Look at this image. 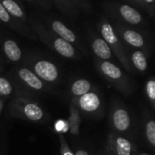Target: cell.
I'll return each mask as SVG.
<instances>
[{
	"label": "cell",
	"instance_id": "44dd1931",
	"mask_svg": "<svg viewBox=\"0 0 155 155\" xmlns=\"http://www.w3.org/2000/svg\"><path fill=\"white\" fill-rule=\"evenodd\" d=\"M0 19L3 22H9V20H10V16H9L8 13L6 12V10L5 9V7L2 5L1 3H0Z\"/></svg>",
	"mask_w": 155,
	"mask_h": 155
},
{
	"label": "cell",
	"instance_id": "7a4b0ae2",
	"mask_svg": "<svg viewBox=\"0 0 155 155\" xmlns=\"http://www.w3.org/2000/svg\"><path fill=\"white\" fill-rule=\"evenodd\" d=\"M79 104L81 108L86 112H94L100 106V99L94 93H87L80 97Z\"/></svg>",
	"mask_w": 155,
	"mask_h": 155
},
{
	"label": "cell",
	"instance_id": "4fadbf2b",
	"mask_svg": "<svg viewBox=\"0 0 155 155\" xmlns=\"http://www.w3.org/2000/svg\"><path fill=\"white\" fill-rule=\"evenodd\" d=\"M101 68H102V71L104 73V74H106L108 77L112 79H119L122 76L121 70L117 66L113 64L112 63L104 62L101 65Z\"/></svg>",
	"mask_w": 155,
	"mask_h": 155
},
{
	"label": "cell",
	"instance_id": "9c48e42d",
	"mask_svg": "<svg viewBox=\"0 0 155 155\" xmlns=\"http://www.w3.org/2000/svg\"><path fill=\"white\" fill-rule=\"evenodd\" d=\"M54 46L55 50L64 57H73L74 54V49L72 45L62 38L56 39L54 43Z\"/></svg>",
	"mask_w": 155,
	"mask_h": 155
},
{
	"label": "cell",
	"instance_id": "ac0fdd59",
	"mask_svg": "<svg viewBox=\"0 0 155 155\" xmlns=\"http://www.w3.org/2000/svg\"><path fill=\"white\" fill-rule=\"evenodd\" d=\"M146 135L150 143L155 145V123L153 121L148 122L146 125Z\"/></svg>",
	"mask_w": 155,
	"mask_h": 155
},
{
	"label": "cell",
	"instance_id": "ffe728a7",
	"mask_svg": "<svg viewBox=\"0 0 155 155\" xmlns=\"http://www.w3.org/2000/svg\"><path fill=\"white\" fill-rule=\"evenodd\" d=\"M147 94L151 100L154 101L155 99V82L151 80L147 84Z\"/></svg>",
	"mask_w": 155,
	"mask_h": 155
},
{
	"label": "cell",
	"instance_id": "7402d4cb",
	"mask_svg": "<svg viewBox=\"0 0 155 155\" xmlns=\"http://www.w3.org/2000/svg\"><path fill=\"white\" fill-rule=\"evenodd\" d=\"M76 155H89L85 151H78L77 153H76Z\"/></svg>",
	"mask_w": 155,
	"mask_h": 155
},
{
	"label": "cell",
	"instance_id": "6da1fadb",
	"mask_svg": "<svg viewBox=\"0 0 155 155\" xmlns=\"http://www.w3.org/2000/svg\"><path fill=\"white\" fill-rule=\"evenodd\" d=\"M35 73L44 80L54 81L58 77V71L55 65L48 61H39L35 65Z\"/></svg>",
	"mask_w": 155,
	"mask_h": 155
},
{
	"label": "cell",
	"instance_id": "d6986e66",
	"mask_svg": "<svg viewBox=\"0 0 155 155\" xmlns=\"http://www.w3.org/2000/svg\"><path fill=\"white\" fill-rule=\"evenodd\" d=\"M12 92V87L9 82L5 79L0 77V94L3 95H8Z\"/></svg>",
	"mask_w": 155,
	"mask_h": 155
},
{
	"label": "cell",
	"instance_id": "8992f818",
	"mask_svg": "<svg viewBox=\"0 0 155 155\" xmlns=\"http://www.w3.org/2000/svg\"><path fill=\"white\" fill-rule=\"evenodd\" d=\"M52 27L54 31L57 33L64 41L68 43H72L75 41V35L70 29H68L63 23L59 21H54L52 24Z\"/></svg>",
	"mask_w": 155,
	"mask_h": 155
},
{
	"label": "cell",
	"instance_id": "5bb4252c",
	"mask_svg": "<svg viewBox=\"0 0 155 155\" xmlns=\"http://www.w3.org/2000/svg\"><path fill=\"white\" fill-rule=\"evenodd\" d=\"M2 5L5 7L7 13H10L14 16L22 17L24 15V13L20 8V6L13 0H4Z\"/></svg>",
	"mask_w": 155,
	"mask_h": 155
},
{
	"label": "cell",
	"instance_id": "5b68a950",
	"mask_svg": "<svg viewBox=\"0 0 155 155\" xmlns=\"http://www.w3.org/2000/svg\"><path fill=\"white\" fill-rule=\"evenodd\" d=\"M93 49L94 54L102 59H109L112 55L111 49L104 39L97 38L94 40L93 43Z\"/></svg>",
	"mask_w": 155,
	"mask_h": 155
},
{
	"label": "cell",
	"instance_id": "8fae6325",
	"mask_svg": "<svg viewBox=\"0 0 155 155\" xmlns=\"http://www.w3.org/2000/svg\"><path fill=\"white\" fill-rule=\"evenodd\" d=\"M90 88H91V84L87 80L80 79L74 83V84L72 86V92L74 95L82 96V95L87 94L88 91L90 90Z\"/></svg>",
	"mask_w": 155,
	"mask_h": 155
},
{
	"label": "cell",
	"instance_id": "52a82bcc",
	"mask_svg": "<svg viewBox=\"0 0 155 155\" xmlns=\"http://www.w3.org/2000/svg\"><path fill=\"white\" fill-rule=\"evenodd\" d=\"M120 12H121L123 17L131 24L136 25L142 21V16H141L140 13L138 11H136L134 7L124 5L121 6Z\"/></svg>",
	"mask_w": 155,
	"mask_h": 155
},
{
	"label": "cell",
	"instance_id": "7c38bea8",
	"mask_svg": "<svg viewBox=\"0 0 155 155\" xmlns=\"http://www.w3.org/2000/svg\"><path fill=\"white\" fill-rule=\"evenodd\" d=\"M124 38L127 43H129L130 45H132L135 47H141L144 44L143 36L140 34H138L137 32H134L132 30H128V31L124 32Z\"/></svg>",
	"mask_w": 155,
	"mask_h": 155
},
{
	"label": "cell",
	"instance_id": "e0dca14e",
	"mask_svg": "<svg viewBox=\"0 0 155 155\" xmlns=\"http://www.w3.org/2000/svg\"><path fill=\"white\" fill-rule=\"evenodd\" d=\"M132 59H133V62H134V65L136 66V68H138L140 71H145L146 70L147 61H146L144 54L141 51H136L135 53H134Z\"/></svg>",
	"mask_w": 155,
	"mask_h": 155
},
{
	"label": "cell",
	"instance_id": "277c9868",
	"mask_svg": "<svg viewBox=\"0 0 155 155\" xmlns=\"http://www.w3.org/2000/svg\"><path fill=\"white\" fill-rule=\"evenodd\" d=\"M19 76L21 77L22 80H24L29 86H31L34 89H42L43 88V84L39 80V78L36 77V75L32 73L30 70L26 68H23L19 70Z\"/></svg>",
	"mask_w": 155,
	"mask_h": 155
},
{
	"label": "cell",
	"instance_id": "ba28073f",
	"mask_svg": "<svg viewBox=\"0 0 155 155\" xmlns=\"http://www.w3.org/2000/svg\"><path fill=\"white\" fill-rule=\"evenodd\" d=\"M4 50L6 56L11 61H18L21 58V50L18 47L17 44L13 40H7L5 42Z\"/></svg>",
	"mask_w": 155,
	"mask_h": 155
},
{
	"label": "cell",
	"instance_id": "2e32d148",
	"mask_svg": "<svg viewBox=\"0 0 155 155\" xmlns=\"http://www.w3.org/2000/svg\"><path fill=\"white\" fill-rule=\"evenodd\" d=\"M102 35H103V36L104 38V41L106 43L108 42L110 44L114 45V44H116L118 42V39H117V37L115 36V35L114 33L113 27L108 23L103 25V26H102Z\"/></svg>",
	"mask_w": 155,
	"mask_h": 155
},
{
	"label": "cell",
	"instance_id": "3957f363",
	"mask_svg": "<svg viewBox=\"0 0 155 155\" xmlns=\"http://www.w3.org/2000/svg\"><path fill=\"white\" fill-rule=\"evenodd\" d=\"M114 124L117 130L126 131L130 126V117L124 109H118L114 114Z\"/></svg>",
	"mask_w": 155,
	"mask_h": 155
},
{
	"label": "cell",
	"instance_id": "9a60e30c",
	"mask_svg": "<svg viewBox=\"0 0 155 155\" xmlns=\"http://www.w3.org/2000/svg\"><path fill=\"white\" fill-rule=\"evenodd\" d=\"M132 144L124 138L119 137L116 139V152L118 155H131Z\"/></svg>",
	"mask_w": 155,
	"mask_h": 155
},
{
	"label": "cell",
	"instance_id": "30bf717a",
	"mask_svg": "<svg viewBox=\"0 0 155 155\" xmlns=\"http://www.w3.org/2000/svg\"><path fill=\"white\" fill-rule=\"evenodd\" d=\"M24 113L25 116L32 121H38L42 119L43 114H44L42 109L35 104H26L24 108Z\"/></svg>",
	"mask_w": 155,
	"mask_h": 155
}]
</instances>
